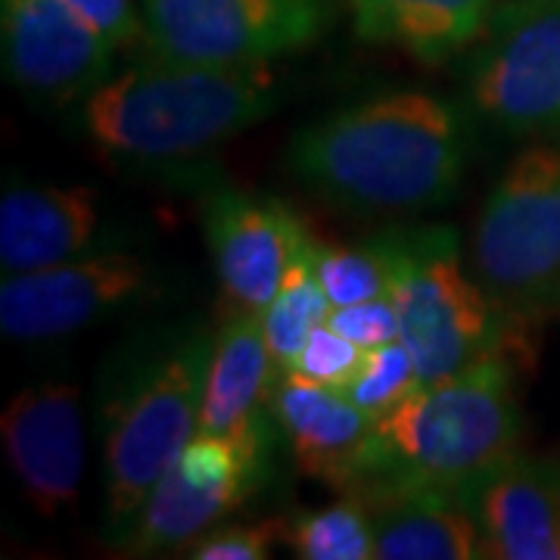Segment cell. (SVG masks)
<instances>
[{"instance_id": "obj_7", "label": "cell", "mask_w": 560, "mask_h": 560, "mask_svg": "<svg viewBox=\"0 0 560 560\" xmlns=\"http://www.w3.org/2000/svg\"><path fill=\"white\" fill-rule=\"evenodd\" d=\"M474 119L517 140H560V0H501L464 66Z\"/></svg>"}, {"instance_id": "obj_27", "label": "cell", "mask_w": 560, "mask_h": 560, "mask_svg": "<svg viewBox=\"0 0 560 560\" xmlns=\"http://www.w3.org/2000/svg\"><path fill=\"white\" fill-rule=\"evenodd\" d=\"M62 3L75 10L84 22H91L119 50L143 44V13L135 7V0H62Z\"/></svg>"}, {"instance_id": "obj_26", "label": "cell", "mask_w": 560, "mask_h": 560, "mask_svg": "<svg viewBox=\"0 0 560 560\" xmlns=\"http://www.w3.org/2000/svg\"><path fill=\"white\" fill-rule=\"evenodd\" d=\"M327 324L346 340L359 342L361 349H377L399 340V312L393 296H377L355 305H334Z\"/></svg>"}, {"instance_id": "obj_20", "label": "cell", "mask_w": 560, "mask_h": 560, "mask_svg": "<svg viewBox=\"0 0 560 560\" xmlns=\"http://www.w3.org/2000/svg\"><path fill=\"white\" fill-rule=\"evenodd\" d=\"M312 241L315 237L308 234V241L302 243L300 253L293 256L287 275L280 280L275 300L268 302V308L261 312L265 340H268L280 381L290 374V368L302 352L305 340L312 337V330L320 327L334 308V302L327 296V290L320 287L318 271H315Z\"/></svg>"}, {"instance_id": "obj_2", "label": "cell", "mask_w": 560, "mask_h": 560, "mask_svg": "<svg viewBox=\"0 0 560 560\" xmlns=\"http://www.w3.org/2000/svg\"><path fill=\"white\" fill-rule=\"evenodd\" d=\"M514 361L495 352L448 381L420 386L374 420L368 464L349 495L371 511L396 495L467 501L489 470L517 455L523 411Z\"/></svg>"}, {"instance_id": "obj_18", "label": "cell", "mask_w": 560, "mask_h": 560, "mask_svg": "<svg viewBox=\"0 0 560 560\" xmlns=\"http://www.w3.org/2000/svg\"><path fill=\"white\" fill-rule=\"evenodd\" d=\"M355 35L408 54L423 66H442L470 50L499 0H342Z\"/></svg>"}, {"instance_id": "obj_6", "label": "cell", "mask_w": 560, "mask_h": 560, "mask_svg": "<svg viewBox=\"0 0 560 560\" xmlns=\"http://www.w3.org/2000/svg\"><path fill=\"white\" fill-rule=\"evenodd\" d=\"M393 302L420 386L448 381L495 352L521 355L529 346L464 271L458 231L448 224L399 231Z\"/></svg>"}, {"instance_id": "obj_12", "label": "cell", "mask_w": 560, "mask_h": 560, "mask_svg": "<svg viewBox=\"0 0 560 560\" xmlns=\"http://www.w3.org/2000/svg\"><path fill=\"white\" fill-rule=\"evenodd\" d=\"M200 219L219 278L221 318L261 315L312 231L278 197L234 187L209 190Z\"/></svg>"}, {"instance_id": "obj_1", "label": "cell", "mask_w": 560, "mask_h": 560, "mask_svg": "<svg viewBox=\"0 0 560 560\" xmlns=\"http://www.w3.org/2000/svg\"><path fill=\"white\" fill-rule=\"evenodd\" d=\"M474 156V113L405 88L300 128L287 162L302 187L349 212H423L458 194Z\"/></svg>"}, {"instance_id": "obj_5", "label": "cell", "mask_w": 560, "mask_h": 560, "mask_svg": "<svg viewBox=\"0 0 560 560\" xmlns=\"http://www.w3.org/2000/svg\"><path fill=\"white\" fill-rule=\"evenodd\" d=\"M470 275L521 340L560 315V140H529L504 165L474 228Z\"/></svg>"}, {"instance_id": "obj_14", "label": "cell", "mask_w": 560, "mask_h": 560, "mask_svg": "<svg viewBox=\"0 0 560 560\" xmlns=\"http://www.w3.org/2000/svg\"><path fill=\"white\" fill-rule=\"evenodd\" d=\"M97 249H106L97 190L79 184L7 180L0 197L3 275L54 268Z\"/></svg>"}, {"instance_id": "obj_9", "label": "cell", "mask_w": 560, "mask_h": 560, "mask_svg": "<svg viewBox=\"0 0 560 560\" xmlns=\"http://www.w3.org/2000/svg\"><path fill=\"white\" fill-rule=\"evenodd\" d=\"M140 13L147 57L249 69L324 38L337 0H140Z\"/></svg>"}, {"instance_id": "obj_16", "label": "cell", "mask_w": 560, "mask_h": 560, "mask_svg": "<svg viewBox=\"0 0 560 560\" xmlns=\"http://www.w3.org/2000/svg\"><path fill=\"white\" fill-rule=\"evenodd\" d=\"M271 411L302 477L320 480L342 495L359 486L374 418L342 389L287 374L275 389Z\"/></svg>"}, {"instance_id": "obj_4", "label": "cell", "mask_w": 560, "mask_h": 560, "mask_svg": "<svg viewBox=\"0 0 560 560\" xmlns=\"http://www.w3.org/2000/svg\"><path fill=\"white\" fill-rule=\"evenodd\" d=\"M278 109L268 66L221 69L147 57L79 103L84 135L131 165H184L215 153Z\"/></svg>"}, {"instance_id": "obj_23", "label": "cell", "mask_w": 560, "mask_h": 560, "mask_svg": "<svg viewBox=\"0 0 560 560\" xmlns=\"http://www.w3.org/2000/svg\"><path fill=\"white\" fill-rule=\"evenodd\" d=\"M415 389H420L415 359L405 349V342L396 340L377 346V349H368V359H364L359 377L342 393L355 401L364 415L377 420L386 411H393L396 405H401Z\"/></svg>"}, {"instance_id": "obj_13", "label": "cell", "mask_w": 560, "mask_h": 560, "mask_svg": "<svg viewBox=\"0 0 560 560\" xmlns=\"http://www.w3.org/2000/svg\"><path fill=\"white\" fill-rule=\"evenodd\" d=\"M3 455L35 514L54 521L79 504L84 480V411L72 383H32L0 418Z\"/></svg>"}, {"instance_id": "obj_21", "label": "cell", "mask_w": 560, "mask_h": 560, "mask_svg": "<svg viewBox=\"0 0 560 560\" xmlns=\"http://www.w3.org/2000/svg\"><path fill=\"white\" fill-rule=\"evenodd\" d=\"M312 259L320 287L334 305H355L377 296H393L399 271V231H386L359 243L312 241Z\"/></svg>"}, {"instance_id": "obj_19", "label": "cell", "mask_w": 560, "mask_h": 560, "mask_svg": "<svg viewBox=\"0 0 560 560\" xmlns=\"http://www.w3.org/2000/svg\"><path fill=\"white\" fill-rule=\"evenodd\" d=\"M381 560H474L482 558L477 517L458 499L396 495L374 508Z\"/></svg>"}, {"instance_id": "obj_22", "label": "cell", "mask_w": 560, "mask_h": 560, "mask_svg": "<svg viewBox=\"0 0 560 560\" xmlns=\"http://www.w3.org/2000/svg\"><path fill=\"white\" fill-rule=\"evenodd\" d=\"M283 541L302 560H368L374 558L377 521L364 501L342 495L337 504L290 517Z\"/></svg>"}, {"instance_id": "obj_11", "label": "cell", "mask_w": 560, "mask_h": 560, "mask_svg": "<svg viewBox=\"0 0 560 560\" xmlns=\"http://www.w3.org/2000/svg\"><path fill=\"white\" fill-rule=\"evenodd\" d=\"M3 72L28 101L84 103L116 72L119 47L62 0H0Z\"/></svg>"}, {"instance_id": "obj_8", "label": "cell", "mask_w": 560, "mask_h": 560, "mask_svg": "<svg viewBox=\"0 0 560 560\" xmlns=\"http://www.w3.org/2000/svg\"><path fill=\"white\" fill-rule=\"evenodd\" d=\"M275 430L246 436L197 433L150 489L113 551L119 558H175L253 499L268 477Z\"/></svg>"}, {"instance_id": "obj_15", "label": "cell", "mask_w": 560, "mask_h": 560, "mask_svg": "<svg viewBox=\"0 0 560 560\" xmlns=\"http://www.w3.org/2000/svg\"><path fill=\"white\" fill-rule=\"evenodd\" d=\"M464 504L480 526L482 558H560V458L517 452L489 470Z\"/></svg>"}, {"instance_id": "obj_3", "label": "cell", "mask_w": 560, "mask_h": 560, "mask_svg": "<svg viewBox=\"0 0 560 560\" xmlns=\"http://www.w3.org/2000/svg\"><path fill=\"white\" fill-rule=\"evenodd\" d=\"M212 334L215 327L197 318L143 327L103 364L97 433L109 548L128 533L180 448L197 436Z\"/></svg>"}, {"instance_id": "obj_17", "label": "cell", "mask_w": 560, "mask_h": 560, "mask_svg": "<svg viewBox=\"0 0 560 560\" xmlns=\"http://www.w3.org/2000/svg\"><path fill=\"white\" fill-rule=\"evenodd\" d=\"M278 383L261 315H224L212 334L197 433L246 436L278 427L271 411Z\"/></svg>"}, {"instance_id": "obj_24", "label": "cell", "mask_w": 560, "mask_h": 560, "mask_svg": "<svg viewBox=\"0 0 560 560\" xmlns=\"http://www.w3.org/2000/svg\"><path fill=\"white\" fill-rule=\"evenodd\" d=\"M364 359H368V349H361L359 342L346 340L342 334H337L324 320L305 340L302 352L290 368V374H296L302 381L330 386V389H346L349 383L359 377Z\"/></svg>"}, {"instance_id": "obj_10", "label": "cell", "mask_w": 560, "mask_h": 560, "mask_svg": "<svg viewBox=\"0 0 560 560\" xmlns=\"http://www.w3.org/2000/svg\"><path fill=\"white\" fill-rule=\"evenodd\" d=\"M162 290L160 268L106 246L54 268L3 275L0 330L7 340L50 342L138 312Z\"/></svg>"}, {"instance_id": "obj_25", "label": "cell", "mask_w": 560, "mask_h": 560, "mask_svg": "<svg viewBox=\"0 0 560 560\" xmlns=\"http://www.w3.org/2000/svg\"><path fill=\"white\" fill-rule=\"evenodd\" d=\"M287 536V521L219 523L187 548L190 560H265Z\"/></svg>"}]
</instances>
